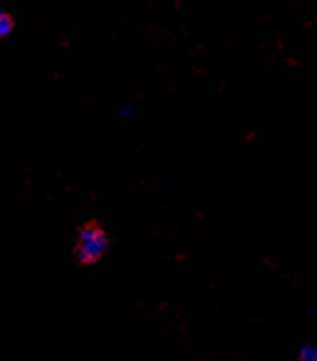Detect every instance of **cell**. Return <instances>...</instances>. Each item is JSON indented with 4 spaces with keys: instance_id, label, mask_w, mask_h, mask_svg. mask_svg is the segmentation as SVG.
I'll return each mask as SVG.
<instances>
[{
    "instance_id": "cell-4",
    "label": "cell",
    "mask_w": 317,
    "mask_h": 361,
    "mask_svg": "<svg viewBox=\"0 0 317 361\" xmlns=\"http://www.w3.org/2000/svg\"><path fill=\"white\" fill-rule=\"evenodd\" d=\"M118 113H120V117L123 118H128L132 113H135V109H132V105H125V107H120Z\"/></svg>"
},
{
    "instance_id": "cell-1",
    "label": "cell",
    "mask_w": 317,
    "mask_h": 361,
    "mask_svg": "<svg viewBox=\"0 0 317 361\" xmlns=\"http://www.w3.org/2000/svg\"><path fill=\"white\" fill-rule=\"evenodd\" d=\"M108 235L99 225H85L77 233L75 243V259L81 264H91L101 261V257L108 251Z\"/></svg>"
},
{
    "instance_id": "cell-3",
    "label": "cell",
    "mask_w": 317,
    "mask_h": 361,
    "mask_svg": "<svg viewBox=\"0 0 317 361\" xmlns=\"http://www.w3.org/2000/svg\"><path fill=\"white\" fill-rule=\"evenodd\" d=\"M14 28V22H12V16L6 14L4 10H0V38L8 36L10 32Z\"/></svg>"
},
{
    "instance_id": "cell-2",
    "label": "cell",
    "mask_w": 317,
    "mask_h": 361,
    "mask_svg": "<svg viewBox=\"0 0 317 361\" xmlns=\"http://www.w3.org/2000/svg\"><path fill=\"white\" fill-rule=\"evenodd\" d=\"M298 361H317V343H306L299 350Z\"/></svg>"
}]
</instances>
